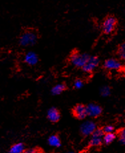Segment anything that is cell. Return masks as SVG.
Instances as JSON below:
<instances>
[{"label":"cell","mask_w":125,"mask_h":153,"mask_svg":"<svg viewBox=\"0 0 125 153\" xmlns=\"http://www.w3.org/2000/svg\"><path fill=\"white\" fill-rule=\"evenodd\" d=\"M83 82L80 79H76L74 82V87L76 89H81V88L83 86Z\"/></svg>","instance_id":"cell-20"},{"label":"cell","mask_w":125,"mask_h":153,"mask_svg":"<svg viewBox=\"0 0 125 153\" xmlns=\"http://www.w3.org/2000/svg\"><path fill=\"white\" fill-rule=\"evenodd\" d=\"M73 115L79 119H84L87 116V107L82 104H79L73 109Z\"/></svg>","instance_id":"cell-7"},{"label":"cell","mask_w":125,"mask_h":153,"mask_svg":"<svg viewBox=\"0 0 125 153\" xmlns=\"http://www.w3.org/2000/svg\"><path fill=\"white\" fill-rule=\"evenodd\" d=\"M25 151V145L22 143L15 144L10 149V153H22Z\"/></svg>","instance_id":"cell-12"},{"label":"cell","mask_w":125,"mask_h":153,"mask_svg":"<svg viewBox=\"0 0 125 153\" xmlns=\"http://www.w3.org/2000/svg\"><path fill=\"white\" fill-rule=\"evenodd\" d=\"M100 94L103 97H107L111 94V89L108 86H103L100 88Z\"/></svg>","instance_id":"cell-16"},{"label":"cell","mask_w":125,"mask_h":153,"mask_svg":"<svg viewBox=\"0 0 125 153\" xmlns=\"http://www.w3.org/2000/svg\"><path fill=\"white\" fill-rule=\"evenodd\" d=\"M37 41V36L34 32L27 31L21 36L19 43L23 47H29L34 45Z\"/></svg>","instance_id":"cell-2"},{"label":"cell","mask_w":125,"mask_h":153,"mask_svg":"<svg viewBox=\"0 0 125 153\" xmlns=\"http://www.w3.org/2000/svg\"><path fill=\"white\" fill-rule=\"evenodd\" d=\"M118 54L121 59L125 60V42L120 46L118 51Z\"/></svg>","instance_id":"cell-17"},{"label":"cell","mask_w":125,"mask_h":153,"mask_svg":"<svg viewBox=\"0 0 125 153\" xmlns=\"http://www.w3.org/2000/svg\"><path fill=\"white\" fill-rule=\"evenodd\" d=\"M25 153H35V152H37V149H28L27 150H26Z\"/></svg>","instance_id":"cell-22"},{"label":"cell","mask_w":125,"mask_h":153,"mask_svg":"<svg viewBox=\"0 0 125 153\" xmlns=\"http://www.w3.org/2000/svg\"><path fill=\"white\" fill-rule=\"evenodd\" d=\"M24 61L29 66H34L37 64L39 61V58L37 54L33 51H30L27 53L25 57H24Z\"/></svg>","instance_id":"cell-8"},{"label":"cell","mask_w":125,"mask_h":153,"mask_svg":"<svg viewBox=\"0 0 125 153\" xmlns=\"http://www.w3.org/2000/svg\"><path fill=\"white\" fill-rule=\"evenodd\" d=\"M48 143L51 146H53V147H59L61 145V141L59 137L55 134H53L49 137Z\"/></svg>","instance_id":"cell-11"},{"label":"cell","mask_w":125,"mask_h":153,"mask_svg":"<svg viewBox=\"0 0 125 153\" xmlns=\"http://www.w3.org/2000/svg\"><path fill=\"white\" fill-rule=\"evenodd\" d=\"M114 131V127L111 126V125H107L103 128V131L105 133H112Z\"/></svg>","instance_id":"cell-21"},{"label":"cell","mask_w":125,"mask_h":153,"mask_svg":"<svg viewBox=\"0 0 125 153\" xmlns=\"http://www.w3.org/2000/svg\"><path fill=\"white\" fill-rule=\"evenodd\" d=\"M117 23V20L113 17H109L103 23V30L106 34H110L113 31Z\"/></svg>","instance_id":"cell-4"},{"label":"cell","mask_w":125,"mask_h":153,"mask_svg":"<svg viewBox=\"0 0 125 153\" xmlns=\"http://www.w3.org/2000/svg\"><path fill=\"white\" fill-rule=\"evenodd\" d=\"M104 134H105V133H104V131H103V130L100 129V128H96L91 135H92V137H93L103 138Z\"/></svg>","instance_id":"cell-18"},{"label":"cell","mask_w":125,"mask_h":153,"mask_svg":"<svg viewBox=\"0 0 125 153\" xmlns=\"http://www.w3.org/2000/svg\"><path fill=\"white\" fill-rule=\"evenodd\" d=\"M90 56V55L87 53H74L70 57V60L75 66L82 68L89 60Z\"/></svg>","instance_id":"cell-1"},{"label":"cell","mask_w":125,"mask_h":153,"mask_svg":"<svg viewBox=\"0 0 125 153\" xmlns=\"http://www.w3.org/2000/svg\"><path fill=\"white\" fill-rule=\"evenodd\" d=\"M96 128L97 125L94 122L92 121H87L81 124L80 131L83 135L89 136L93 134Z\"/></svg>","instance_id":"cell-3"},{"label":"cell","mask_w":125,"mask_h":153,"mask_svg":"<svg viewBox=\"0 0 125 153\" xmlns=\"http://www.w3.org/2000/svg\"><path fill=\"white\" fill-rule=\"evenodd\" d=\"M119 141L122 145H125V128H123L119 133Z\"/></svg>","instance_id":"cell-19"},{"label":"cell","mask_w":125,"mask_h":153,"mask_svg":"<svg viewBox=\"0 0 125 153\" xmlns=\"http://www.w3.org/2000/svg\"><path fill=\"white\" fill-rule=\"evenodd\" d=\"M87 116L91 117H97L101 115L103 109L100 105L96 103H90L87 106Z\"/></svg>","instance_id":"cell-5"},{"label":"cell","mask_w":125,"mask_h":153,"mask_svg":"<svg viewBox=\"0 0 125 153\" xmlns=\"http://www.w3.org/2000/svg\"><path fill=\"white\" fill-rule=\"evenodd\" d=\"M65 85L63 84H57L52 88V90H51V93H52V94L54 95V96L59 95L65 90Z\"/></svg>","instance_id":"cell-13"},{"label":"cell","mask_w":125,"mask_h":153,"mask_svg":"<svg viewBox=\"0 0 125 153\" xmlns=\"http://www.w3.org/2000/svg\"><path fill=\"white\" fill-rule=\"evenodd\" d=\"M99 59L97 56H90L89 60L82 67V69L85 72H91L99 65Z\"/></svg>","instance_id":"cell-6"},{"label":"cell","mask_w":125,"mask_h":153,"mask_svg":"<svg viewBox=\"0 0 125 153\" xmlns=\"http://www.w3.org/2000/svg\"><path fill=\"white\" fill-rule=\"evenodd\" d=\"M103 143V138H98V137H91L89 141V145L91 146H99Z\"/></svg>","instance_id":"cell-15"},{"label":"cell","mask_w":125,"mask_h":153,"mask_svg":"<svg viewBox=\"0 0 125 153\" xmlns=\"http://www.w3.org/2000/svg\"><path fill=\"white\" fill-rule=\"evenodd\" d=\"M47 118L53 123H56L60 119L61 115L59 111L55 108H51L47 111Z\"/></svg>","instance_id":"cell-9"},{"label":"cell","mask_w":125,"mask_h":153,"mask_svg":"<svg viewBox=\"0 0 125 153\" xmlns=\"http://www.w3.org/2000/svg\"><path fill=\"white\" fill-rule=\"evenodd\" d=\"M115 137L116 136L113 133H105V134H104V136H103V142L106 144V145H109V144L113 142V140L115 139Z\"/></svg>","instance_id":"cell-14"},{"label":"cell","mask_w":125,"mask_h":153,"mask_svg":"<svg viewBox=\"0 0 125 153\" xmlns=\"http://www.w3.org/2000/svg\"><path fill=\"white\" fill-rule=\"evenodd\" d=\"M104 67L108 70H118L121 68V64L117 60L110 59L105 61Z\"/></svg>","instance_id":"cell-10"}]
</instances>
